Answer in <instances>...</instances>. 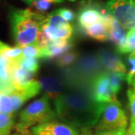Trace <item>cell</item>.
Wrapping results in <instances>:
<instances>
[{
	"mask_svg": "<svg viewBox=\"0 0 135 135\" xmlns=\"http://www.w3.org/2000/svg\"><path fill=\"white\" fill-rule=\"evenodd\" d=\"M105 104L98 103L84 93H65L55 100L54 106L59 117L65 123L83 128L95 126L99 120Z\"/></svg>",
	"mask_w": 135,
	"mask_h": 135,
	"instance_id": "6da1fadb",
	"label": "cell"
},
{
	"mask_svg": "<svg viewBox=\"0 0 135 135\" xmlns=\"http://www.w3.org/2000/svg\"><path fill=\"white\" fill-rule=\"evenodd\" d=\"M46 17L30 9L10 8L8 19L11 32L17 47H23L30 44H37L41 26Z\"/></svg>",
	"mask_w": 135,
	"mask_h": 135,
	"instance_id": "7a4b0ae2",
	"label": "cell"
},
{
	"mask_svg": "<svg viewBox=\"0 0 135 135\" xmlns=\"http://www.w3.org/2000/svg\"><path fill=\"white\" fill-rule=\"evenodd\" d=\"M56 116V113L50 104L49 97L44 94L20 113L19 122L17 125L28 128L30 126L52 121Z\"/></svg>",
	"mask_w": 135,
	"mask_h": 135,
	"instance_id": "3957f363",
	"label": "cell"
},
{
	"mask_svg": "<svg viewBox=\"0 0 135 135\" xmlns=\"http://www.w3.org/2000/svg\"><path fill=\"white\" fill-rule=\"evenodd\" d=\"M128 119L119 101L106 103L97 125L98 131H110L127 127Z\"/></svg>",
	"mask_w": 135,
	"mask_h": 135,
	"instance_id": "277c9868",
	"label": "cell"
},
{
	"mask_svg": "<svg viewBox=\"0 0 135 135\" xmlns=\"http://www.w3.org/2000/svg\"><path fill=\"white\" fill-rule=\"evenodd\" d=\"M105 8L125 29H134L135 5L130 0H108Z\"/></svg>",
	"mask_w": 135,
	"mask_h": 135,
	"instance_id": "5b68a950",
	"label": "cell"
},
{
	"mask_svg": "<svg viewBox=\"0 0 135 135\" xmlns=\"http://www.w3.org/2000/svg\"><path fill=\"white\" fill-rule=\"evenodd\" d=\"M92 98L98 103L118 101L116 95L112 92L107 72L98 74L92 83Z\"/></svg>",
	"mask_w": 135,
	"mask_h": 135,
	"instance_id": "8992f818",
	"label": "cell"
},
{
	"mask_svg": "<svg viewBox=\"0 0 135 135\" xmlns=\"http://www.w3.org/2000/svg\"><path fill=\"white\" fill-rule=\"evenodd\" d=\"M31 132L33 135H79L74 126L53 120L35 126Z\"/></svg>",
	"mask_w": 135,
	"mask_h": 135,
	"instance_id": "52a82bcc",
	"label": "cell"
},
{
	"mask_svg": "<svg viewBox=\"0 0 135 135\" xmlns=\"http://www.w3.org/2000/svg\"><path fill=\"white\" fill-rule=\"evenodd\" d=\"M41 84L38 80H34L27 86L16 89L14 88L8 92L13 103V111L15 112L19 110L27 100L36 96L41 92Z\"/></svg>",
	"mask_w": 135,
	"mask_h": 135,
	"instance_id": "ba28073f",
	"label": "cell"
},
{
	"mask_svg": "<svg viewBox=\"0 0 135 135\" xmlns=\"http://www.w3.org/2000/svg\"><path fill=\"white\" fill-rule=\"evenodd\" d=\"M102 21L105 23L108 28V40L116 44V51L119 52L126 43L127 36L125 28L114 17H113L110 14H108V12L103 15Z\"/></svg>",
	"mask_w": 135,
	"mask_h": 135,
	"instance_id": "9c48e42d",
	"label": "cell"
},
{
	"mask_svg": "<svg viewBox=\"0 0 135 135\" xmlns=\"http://www.w3.org/2000/svg\"><path fill=\"white\" fill-rule=\"evenodd\" d=\"M73 48L71 39H59L50 41L47 46L41 48V59H53L59 57L69 52Z\"/></svg>",
	"mask_w": 135,
	"mask_h": 135,
	"instance_id": "30bf717a",
	"label": "cell"
},
{
	"mask_svg": "<svg viewBox=\"0 0 135 135\" xmlns=\"http://www.w3.org/2000/svg\"><path fill=\"white\" fill-rule=\"evenodd\" d=\"M98 56L101 64L106 68L108 71L126 73V68L124 63L110 51L101 50L98 53Z\"/></svg>",
	"mask_w": 135,
	"mask_h": 135,
	"instance_id": "8fae6325",
	"label": "cell"
},
{
	"mask_svg": "<svg viewBox=\"0 0 135 135\" xmlns=\"http://www.w3.org/2000/svg\"><path fill=\"white\" fill-rule=\"evenodd\" d=\"M106 12L102 10L99 11L95 7L83 8L78 15V23L83 29L91 25L102 21L103 15Z\"/></svg>",
	"mask_w": 135,
	"mask_h": 135,
	"instance_id": "7c38bea8",
	"label": "cell"
},
{
	"mask_svg": "<svg viewBox=\"0 0 135 135\" xmlns=\"http://www.w3.org/2000/svg\"><path fill=\"white\" fill-rule=\"evenodd\" d=\"M41 29L45 33L50 41L59 39H71L74 29L71 25H68L65 27L56 28L49 25L42 23Z\"/></svg>",
	"mask_w": 135,
	"mask_h": 135,
	"instance_id": "4fadbf2b",
	"label": "cell"
},
{
	"mask_svg": "<svg viewBox=\"0 0 135 135\" xmlns=\"http://www.w3.org/2000/svg\"><path fill=\"white\" fill-rule=\"evenodd\" d=\"M41 87L49 98L56 99L60 96L64 85L59 79L53 77H44L40 81Z\"/></svg>",
	"mask_w": 135,
	"mask_h": 135,
	"instance_id": "5bb4252c",
	"label": "cell"
},
{
	"mask_svg": "<svg viewBox=\"0 0 135 135\" xmlns=\"http://www.w3.org/2000/svg\"><path fill=\"white\" fill-rule=\"evenodd\" d=\"M35 73L29 71L21 68L20 65H17L13 71L12 80L14 88L20 89L27 86L31 83L34 81V75Z\"/></svg>",
	"mask_w": 135,
	"mask_h": 135,
	"instance_id": "9a60e30c",
	"label": "cell"
},
{
	"mask_svg": "<svg viewBox=\"0 0 135 135\" xmlns=\"http://www.w3.org/2000/svg\"><path fill=\"white\" fill-rule=\"evenodd\" d=\"M83 30L89 37L98 41H106L109 38L108 28L104 21L94 23Z\"/></svg>",
	"mask_w": 135,
	"mask_h": 135,
	"instance_id": "2e32d148",
	"label": "cell"
},
{
	"mask_svg": "<svg viewBox=\"0 0 135 135\" xmlns=\"http://www.w3.org/2000/svg\"><path fill=\"white\" fill-rule=\"evenodd\" d=\"M0 55L10 62L19 64L24 59L23 50L20 47H11L0 40Z\"/></svg>",
	"mask_w": 135,
	"mask_h": 135,
	"instance_id": "e0dca14e",
	"label": "cell"
},
{
	"mask_svg": "<svg viewBox=\"0 0 135 135\" xmlns=\"http://www.w3.org/2000/svg\"><path fill=\"white\" fill-rule=\"evenodd\" d=\"M15 116L12 114L0 113V135H10L15 128Z\"/></svg>",
	"mask_w": 135,
	"mask_h": 135,
	"instance_id": "ac0fdd59",
	"label": "cell"
},
{
	"mask_svg": "<svg viewBox=\"0 0 135 135\" xmlns=\"http://www.w3.org/2000/svg\"><path fill=\"white\" fill-rule=\"evenodd\" d=\"M110 80V86L112 92L115 95L120 91L122 84L124 80H126V74L119 72H110L107 71Z\"/></svg>",
	"mask_w": 135,
	"mask_h": 135,
	"instance_id": "d6986e66",
	"label": "cell"
},
{
	"mask_svg": "<svg viewBox=\"0 0 135 135\" xmlns=\"http://www.w3.org/2000/svg\"><path fill=\"white\" fill-rule=\"evenodd\" d=\"M80 67L81 68L83 71L86 72H94L96 71L97 70L99 69L100 65L94 56H85L80 60Z\"/></svg>",
	"mask_w": 135,
	"mask_h": 135,
	"instance_id": "ffe728a7",
	"label": "cell"
},
{
	"mask_svg": "<svg viewBox=\"0 0 135 135\" xmlns=\"http://www.w3.org/2000/svg\"><path fill=\"white\" fill-rule=\"evenodd\" d=\"M64 0H35L32 6L39 14H43L47 11L51 5L56 3H62Z\"/></svg>",
	"mask_w": 135,
	"mask_h": 135,
	"instance_id": "44dd1931",
	"label": "cell"
},
{
	"mask_svg": "<svg viewBox=\"0 0 135 135\" xmlns=\"http://www.w3.org/2000/svg\"><path fill=\"white\" fill-rule=\"evenodd\" d=\"M23 57L26 59H41V48L38 45L30 44L22 47Z\"/></svg>",
	"mask_w": 135,
	"mask_h": 135,
	"instance_id": "7402d4cb",
	"label": "cell"
},
{
	"mask_svg": "<svg viewBox=\"0 0 135 135\" xmlns=\"http://www.w3.org/2000/svg\"><path fill=\"white\" fill-rule=\"evenodd\" d=\"M77 52L75 51H69L59 56L56 59V63L59 67H66L69 66L77 60Z\"/></svg>",
	"mask_w": 135,
	"mask_h": 135,
	"instance_id": "603a6c76",
	"label": "cell"
},
{
	"mask_svg": "<svg viewBox=\"0 0 135 135\" xmlns=\"http://www.w3.org/2000/svg\"><path fill=\"white\" fill-rule=\"evenodd\" d=\"M13 103L8 93L3 94L0 98V113L3 114H12Z\"/></svg>",
	"mask_w": 135,
	"mask_h": 135,
	"instance_id": "cb8c5ba5",
	"label": "cell"
},
{
	"mask_svg": "<svg viewBox=\"0 0 135 135\" xmlns=\"http://www.w3.org/2000/svg\"><path fill=\"white\" fill-rule=\"evenodd\" d=\"M20 66L26 70L36 73L39 69V62L37 59L24 58L20 63Z\"/></svg>",
	"mask_w": 135,
	"mask_h": 135,
	"instance_id": "d4e9b609",
	"label": "cell"
},
{
	"mask_svg": "<svg viewBox=\"0 0 135 135\" xmlns=\"http://www.w3.org/2000/svg\"><path fill=\"white\" fill-rule=\"evenodd\" d=\"M128 62L129 64V69L126 74V81L128 85H131L135 77V55L130 54L128 58Z\"/></svg>",
	"mask_w": 135,
	"mask_h": 135,
	"instance_id": "484cf974",
	"label": "cell"
},
{
	"mask_svg": "<svg viewBox=\"0 0 135 135\" xmlns=\"http://www.w3.org/2000/svg\"><path fill=\"white\" fill-rule=\"evenodd\" d=\"M128 98L129 101V107H130L131 119L135 121V92L134 89H129L128 90Z\"/></svg>",
	"mask_w": 135,
	"mask_h": 135,
	"instance_id": "4316f807",
	"label": "cell"
},
{
	"mask_svg": "<svg viewBox=\"0 0 135 135\" xmlns=\"http://www.w3.org/2000/svg\"><path fill=\"white\" fill-rule=\"evenodd\" d=\"M60 17H62L63 19L65 20L66 21H72L75 17V15L71 10L68 8H60V9L55 11Z\"/></svg>",
	"mask_w": 135,
	"mask_h": 135,
	"instance_id": "83f0119b",
	"label": "cell"
},
{
	"mask_svg": "<svg viewBox=\"0 0 135 135\" xmlns=\"http://www.w3.org/2000/svg\"><path fill=\"white\" fill-rule=\"evenodd\" d=\"M95 135H127L126 127L110 131H98Z\"/></svg>",
	"mask_w": 135,
	"mask_h": 135,
	"instance_id": "f1b7e54d",
	"label": "cell"
},
{
	"mask_svg": "<svg viewBox=\"0 0 135 135\" xmlns=\"http://www.w3.org/2000/svg\"><path fill=\"white\" fill-rule=\"evenodd\" d=\"M15 132L12 135H33L31 131L26 128H23L17 126V124L15 126Z\"/></svg>",
	"mask_w": 135,
	"mask_h": 135,
	"instance_id": "f546056e",
	"label": "cell"
},
{
	"mask_svg": "<svg viewBox=\"0 0 135 135\" xmlns=\"http://www.w3.org/2000/svg\"><path fill=\"white\" fill-rule=\"evenodd\" d=\"M127 135H135V121L131 119L130 126L127 131Z\"/></svg>",
	"mask_w": 135,
	"mask_h": 135,
	"instance_id": "4dcf8cb0",
	"label": "cell"
},
{
	"mask_svg": "<svg viewBox=\"0 0 135 135\" xmlns=\"http://www.w3.org/2000/svg\"><path fill=\"white\" fill-rule=\"evenodd\" d=\"M22 1H23V2H25L26 4H28V5H32V3H33L35 1V0H22Z\"/></svg>",
	"mask_w": 135,
	"mask_h": 135,
	"instance_id": "1f68e13d",
	"label": "cell"
},
{
	"mask_svg": "<svg viewBox=\"0 0 135 135\" xmlns=\"http://www.w3.org/2000/svg\"><path fill=\"white\" fill-rule=\"evenodd\" d=\"M81 135H92V134H91V131H90L87 130L86 128H85L84 132H83Z\"/></svg>",
	"mask_w": 135,
	"mask_h": 135,
	"instance_id": "d6a6232c",
	"label": "cell"
},
{
	"mask_svg": "<svg viewBox=\"0 0 135 135\" xmlns=\"http://www.w3.org/2000/svg\"><path fill=\"white\" fill-rule=\"evenodd\" d=\"M132 85H133V86H134V92H135V77H134V81H133Z\"/></svg>",
	"mask_w": 135,
	"mask_h": 135,
	"instance_id": "836d02e7",
	"label": "cell"
},
{
	"mask_svg": "<svg viewBox=\"0 0 135 135\" xmlns=\"http://www.w3.org/2000/svg\"><path fill=\"white\" fill-rule=\"evenodd\" d=\"M131 2H132V4L134 5H135V0H130Z\"/></svg>",
	"mask_w": 135,
	"mask_h": 135,
	"instance_id": "e575fe53",
	"label": "cell"
},
{
	"mask_svg": "<svg viewBox=\"0 0 135 135\" xmlns=\"http://www.w3.org/2000/svg\"><path fill=\"white\" fill-rule=\"evenodd\" d=\"M131 32H133V33H134L135 35V28H134V29H131Z\"/></svg>",
	"mask_w": 135,
	"mask_h": 135,
	"instance_id": "d590c367",
	"label": "cell"
}]
</instances>
